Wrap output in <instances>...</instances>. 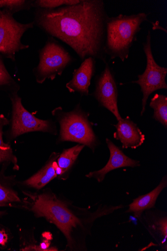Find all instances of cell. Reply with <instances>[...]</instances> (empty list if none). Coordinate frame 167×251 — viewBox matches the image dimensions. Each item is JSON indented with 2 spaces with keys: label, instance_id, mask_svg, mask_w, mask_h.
<instances>
[{
  "label": "cell",
  "instance_id": "obj_8",
  "mask_svg": "<svg viewBox=\"0 0 167 251\" xmlns=\"http://www.w3.org/2000/svg\"><path fill=\"white\" fill-rule=\"evenodd\" d=\"M12 103V139L29 132L42 131L56 133L54 124L48 121L37 119L23 106L21 99L17 95L11 98Z\"/></svg>",
  "mask_w": 167,
  "mask_h": 251
},
{
  "label": "cell",
  "instance_id": "obj_25",
  "mask_svg": "<svg viewBox=\"0 0 167 251\" xmlns=\"http://www.w3.org/2000/svg\"><path fill=\"white\" fill-rule=\"evenodd\" d=\"M4 214V212H0V216H1L2 215H3Z\"/></svg>",
  "mask_w": 167,
  "mask_h": 251
},
{
  "label": "cell",
  "instance_id": "obj_2",
  "mask_svg": "<svg viewBox=\"0 0 167 251\" xmlns=\"http://www.w3.org/2000/svg\"><path fill=\"white\" fill-rule=\"evenodd\" d=\"M122 207L105 206L93 216L81 218L54 194H42L33 198L31 210L37 217H43L54 224L66 238L68 248L77 251L81 249V236L85 237L95 220Z\"/></svg>",
  "mask_w": 167,
  "mask_h": 251
},
{
  "label": "cell",
  "instance_id": "obj_9",
  "mask_svg": "<svg viewBox=\"0 0 167 251\" xmlns=\"http://www.w3.org/2000/svg\"><path fill=\"white\" fill-rule=\"evenodd\" d=\"M106 62L104 71L97 78L93 96L101 106L109 110L119 121L123 118L118 107L117 86L114 75Z\"/></svg>",
  "mask_w": 167,
  "mask_h": 251
},
{
  "label": "cell",
  "instance_id": "obj_16",
  "mask_svg": "<svg viewBox=\"0 0 167 251\" xmlns=\"http://www.w3.org/2000/svg\"><path fill=\"white\" fill-rule=\"evenodd\" d=\"M150 106L154 109L153 118L167 127V97L163 95L156 94L151 99Z\"/></svg>",
  "mask_w": 167,
  "mask_h": 251
},
{
  "label": "cell",
  "instance_id": "obj_6",
  "mask_svg": "<svg viewBox=\"0 0 167 251\" xmlns=\"http://www.w3.org/2000/svg\"><path fill=\"white\" fill-rule=\"evenodd\" d=\"M143 50L147 59L146 70L142 75H138V80L131 82L140 85L143 94L141 116H143L145 112L149 96L156 90L167 89L165 80L167 68L159 66L154 59L151 48V35L150 31H148L146 42L143 43Z\"/></svg>",
  "mask_w": 167,
  "mask_h": 251
},
{
  "label": "cell",
  "instance_id": "obj_23",
  "mask_svg": "<svg viewBox=\"0 0 167 251\" xmlns=\"http://www.w3.org/2000/svg\"><path fill=\"white\" fill-rule=\"evenodd\" d=\"M157 229L160 231L162 236L164 237L162 243L166 242L167 238V218H163L160 220L156 224Z\"/></svg>",
  "mask_w": 167,
  "mask_h": 251
},
{
  "label": "cell",
  "instance_id": "obj_22",
  "mask_svg": "<svg viewBox=\"0 0 167 251\" xmlns=\"http://www.w3.org/2000/svg\"><path fill=\"white\" fill-rule=\"evenodd\" d=\"M50 243L48 241H45L39 246H30L23 249V251H58L56 248H49Z\"/></svg>",
  "mask_w": 167,
  "mask_h": 251
},
{
  "label": "cell",
  "instance_id": "obj_20",
  "mask_svg": "<svg viewBox=\"0 0 167 251\" xmlns=\"http://www.w3.org/2000/svg\"><path fill=\"white\" fill-rule=\"evenodd\" d=\"M27 1L23 0H0V8H5L12 12L20 10L27 6Z\"/></svg>",
  "mask_w": 167,
  "mask_h": 251
},
{
  "label": "cell",
  "instance_id": "obj_5",
  "mask_svg": "<svg viewBox=\"0 0 167 251\" xmlns=\"http://www.w3.org/2000/svg\"><path fill=\"white\" fill-rule=\"evenodd\" d=\"M39 63L34 70L36 81L43 83L47 79L54 80L61 75L73 58L53 38L48 40L39 51Z\"/></svg>",
  "mask_w": 167,
  "mask_h": 251
},
{
  "label": "cell",
  "instance_id": "obj_1",
  "mask_svg": "<svg viewBox=\"0 0 167 251\" xmlns=\"http://www.w3.org/2000/svg\"><path fill=\"white\" fill-rule=\"evenodd\" d=\"M108 17L102 0H82L72 6L38 8L35 23L46 33L69 45L81 59L92 57L105 62Z\"/></svg>",
  "mask_w": 167,
  "mask_h": 251
},
{
  "label": "cell",
  "instance_id": "obj_17",
  "mask_svg": "<svg viewBox=\"0 0 167 251\" xmlns=\"http://www.w3.org/2000/svg\"><path fill=\"white\" fill-rule=\"evenodd\" d=\"M9 124L8 120L3 115L0 116V165L7 163H12L17 167V158L14 155L11 146L4 143L3 140V128Z\"/></svg>",
  "mask_w": 167,
  "mask_h": 251
},
{
  "label": "cell",
  "instance_id": "obj_12",
  "mask_svg": "<svg viewBox=\"0 0 167 251\" xmlns=\"http://www.w3.org/2000/svg\"><path fill=\"white\" fill-rule=\"evenodd\" d=\"M95 59H85L78 69L75 70L72 80L67 83L66 87L71 93L77 92L82 96L89 95V87L95 72Z\"/></svg>",
  "mask_w": 167,
  "mask_h": 251
},
{
  "label": "cell",
  "instance_id": "obj_21",
  "mask_svg": "<svg viewBox=\"0 0 167 251\" xmlns=\"http://www.w3.org/2000/svg\"><path fill=\"white\" fill-rule=\"evenodd\" d=\"M14 82L1 58H0V86L9 85Z\"/></svg>",
  "mask_w": 167,
  "mask_h": 251
},
{
  "label": "cell",
  "instance_id": "obj_4",
  "mask_svg": "<svg viewBox=\"0 0 167 251\" xmlns=\"http://www.w3.org/2000/svg\"><path fill=\"white\" fill-rule=\"evenodd\" d=\"M52 114L60 125V142L78 143L95 150L97 145V139L88 120V113L82 109L80 104L68 112L58 107L52 111Z\"/></svg>",
  "mask_w": 167,
  "mask_h": 251
},
{
  "label": "cell",
  "instance_id": "obj_10",
  "mask_svg": "<svg viewBox=\"0 0 167 251\" xmlns=\"http://www.w3.org/2000/svg\"><path fill=\"white\" fill-rule=\"evenodd\" d=\"M106 143L110 152L108 162L102 169L87 174L86 176L87 177L96 179L98 182H101L104 179L106 175L113 170L124 167L135 168L140 166L139 161L128 157L108 139H106Z\"/></svg>",
  "mask_w": 167,
  "mask_h": 251
},
{
  "label": "cell",
  "instance_id": "obj_14",
  "mask_svg": "<svg viewBox=\"0 0 167 251\" xmlns=\"http://www.w3.org/2000/svg\"><path fill=\"white\" fill-rule=\"evenodd\" d=\"M167 185L166 176L163 178L159 185L152 191L135 199L129 205V208L127 212L133 213L135 217L139 218L143 212L154 208L159 196Z\"/></svg>",
  "mask_w": 167,
  "mask_h": 251
},
{
  "label": "cell",
  "instance_id": "obj_24",
  "mask_svg": "<svg viewBox=\"0 0 167 251\" xmlns=\"http://www.w3.org/2000/svg\"><path fill=\"white\" fill-rule=\"evenodd\" d=\"M8 240V235L4 230H0V245L5 246Z\"/></svg>",
  "mask_w": 167,
  "mask_h": 251
},
{
  "label": "cell",
  "instance_id": "obj_13",
  "mask_svg": "<svg viewBox=\"0 0 167 251\" xmlns=\"http://www.w3.org/2000/svg\"><path fill=\"white\" fill-rule=\"evenodd\" d=\"M59 153H53L48 162L40 171L24 182L25 185L39 190L58 175L57 159Z\"/></svg>",
  "mask_w": 167,
  "mask_h": 251
},
{
  "label": "cell",
  "instance_id": "obj_19",
  "mask_svg": "<svg viewBox=\"0 0 167 251\" xmlns=\"http://www.w3.org/2000/svg\"><path fill=\"white\" fill-rule=\"evenodd\" d=\"M20 201L15 192L0 184V207L11 206L13 203Z\"/></svg>",
  "mask_w": 167,
  "mask_h": 251
},
{
  "label": "cell",
  "instance_id": "obj_7",
  "mask_svg": "<svg viewBox=\"0 0 167 251\" xmlns=\"http://www.w3.org/2000/svg\"><path fill=\"white\" fill-rule=\"evenodd\" d=\"M34 22L22 24L16 21L12 13L0 10V53L14 60L16 52L29 48L21 43L24 34L34 26Z\"/></svg>",
  "mask_w": 167,
  "mask_h": 251
},
{
  "label": "cell",
  "instance_id": "obj_11",
  "mask_svg": "<svg viewBox=\"0 0 167 251\" xmlns=\"http://www.w3.org/2000/svg\"><path fill=\"white\" fill-rule=\"evenodd\" d=\"M114 126V138L121 142L123 149H135L144 143L145 135L129 117L119 121Z\"/></svg>",
  "mask_w": 167,
  "mask_h": 251
},
{
  "label": "cell",
  "instance_id": "obj_15",
  "mask_svg": "<svg viewBox=\"0 0 167 251\" xmlns=\"http://www.w3.org/2000/svg\"><path fill=\"white\" fill-rule=\"evenodd\" d=\"M84 147V145L79 144L74 147L63 151L57 159L59 176H64L68 172L75 163Z\"/></svg>",
  "mask_w": 167,
  "mask_h": 251
},
{
  "label": "cell",
  "instance_id": "obj_18",
  "mask_svg": "<svg viewBox=\"0 0 167 251\" xmlns=\"http://www.w3.org/2000/svg\"><path fill=\"white\" fill-rule=\"evenodd\" d=\"M79 0H37L33 5L39 9H54L62 6H72L80 3Z\"/></svg>",
  "mask_w": 167,
  "mask_h": 251
},
{
  "label": "cell",
  "instance_id": "obj_3",
  "mask_svg": "<svg viewBox=\"0 0 167 251\" xmlns=\"http://www.w3.org/2000/svg\"><path fill=\"white\" fill-rule=\"evenodd\" d=\"M149 14L145 13L131 15L120 14L117 17L107 18L105 52L110 59L119 58L124 62L128 58L130 49L142 29L143 23L150 22L154 25L153 29L155 27L164 29L148 19Z\"/></svg>",
  "mask_w": 167,
  "mask_h": 251
}]
</instances>
